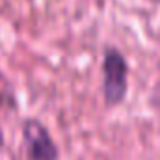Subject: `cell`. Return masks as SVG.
Returning <instances> with one entry per match:
<instances>
[{
    "label": "cell",
    "mask_w": 160,
    "mask_h": 160,
    "mask_svg": "<svg viewBox=\"0 0 160 160\" xmlns=\"http://www.w3.org/2000/svg\"><path fill=\"white\" fill-rule=\"evenodd\" d=\"M128 95V62L116 47H106L102 54V99L106 108H116Z\"/></svg>",
    "instance_id": "1"
},
{
    "label": "cell",
    "mask_w": 160,
    "mask_h": 160,
    "mask_svg": "<svg viewBox=\"0 0 160 160\" xmlns=\"http://www.w3.org/2000/svg\"><path fill=\"white\" fill-rule=\"evenodd\" d=\"M4 145H6V136H4V130L0 127V149H4Z\"/></svg>",
    "instance_id": "3"
},
{
    "label": "cell",
    "mask_w": 160,
    "mask_h": 160,
    "mask_svg": "<svg viewBox=\"0 0 160 160\" xmlns=\"http://www.w3.org/2000/svg\"><path fill=\"white\" fill-rule=\"evenodd\" d=\"M153 104H155V106H158V108H160V95L157 97V99H153Z\"/></svg>",
    "instance_id": "4"
},
{
    "label": "cell",
    "mask_w": 160,
    "mask_h": 160,
    "mask_svg": "<svg viewBox=\"0 0 160 160\" xmlns=\"http://www.w3.org/2000/svg\"><path fill=\"white\" fill-rule=\"evenodd\" d=\"M149 2H155V4H160V0H149Z\"/></svg>",
    "instance_id": "5"
},
{
    "label": "cell",
    "mask_w": 160,
    "mask_h": 160,
    "mask_svg": "<svg viewBox=\"0 0 160 160\" xmlns=\"http://www.w3.org/2000/svg\"><path fill=\"white\" fill-rule=\"evenodd\" d=\"M0 104H2V95H0Z\"/></svg>",
    "instance_id": "6"
},
{
    "label": "cell",
    "mask_w": 160,
    "mask_h": 160,
    "mask_svg": "<svg viewBox=\"0 0 160 160\" xmlns=\"http://www.w3.org/2000/svg\"><path fill=\"white\" fill-rule=\"evenodd\" d=\"M26 160H60V147L47 125L38 118H26L21 127Z\"/></svg>",
    "instance_id": "2"
}]
</instances>
